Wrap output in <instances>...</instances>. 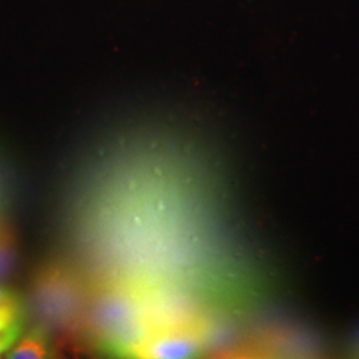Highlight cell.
Returning <instances> with one entry per match:
<instances>
[{"label": "cell", "instance_id": "6da1fadb", "mask_svg": "<svg viewBox=\"0 0 359 359\" xmlns=\"http://www.w3.org/2000/svg\"><path fill=\"white\" fill-rule=\"evenodd\" d=\"M90 321L96 333L109 339H121L139 325V302L127 290L107 289L92 302Z\"/></svg>", "mask_w": 359, "mask_h": 359}, {"label": "cell", "instance_id": "7a4b0ae2", "mask_svg": "<svg viewBox=\"0 0 359 359\" xmlns=\"http://www.w3.org/2000/svg\"><path fill=\"white\" fill-rule=\"evenodd\" d=\"M40 311L51 321L71 318L80 306V290L68 276L48 273L40 278L36 289Z\"/></svg>", "mask_w": 359, "mask_h": 359}, {"label": "cell", "instance_id": "3957f363", "mask_svg": "<svg viewBox=\"0 0 359 359\" xmlns=\"http://www.w3.org/2000/svg\"><path fill=\"white\" fill-rule=\"evenodd\" d=\"M198 346L197 334L187 326H164L147 334L135 353L145 358H185L192 355Z\"/></svg>", "mask_w": 359, "mask_h": 359}, {"label": "cell", "instance_id": "277c9868", "mask_svg": "<svg viewBox=\"0 0 359 359\" xmlns=\"http://www.w3.org/2000/svg\"><path fill=\"white\" fill-rule=\"evenodd\" d=\"M48 355L44 341L36 335L29 334L20 339L15 346L7 351V358L13 359H40Z\"/></svg>", "mask_w": 359, "mask_h": 359}, {"label": "cell", "instance_id": "5b68a950", "mask_svg": "<svg viewBox=\"0 0 359 359\" xmlns=\"http://www.w3.org/2000/svg\"><path fill=\"white\" fill-rule=\"evenodd\" d=\"M16 259V244L13 231L0 225V281L13 270Z\"/></svg>", "mask_w": 359, "mask_h": 359}, {"label": "cell", "instance_id": "8992f818", "mask_svg": "<svg viewBox=\"0 0 359 359\" xmlns=\"http://www.w3.org/2000/svg\"><path fill=\"white\" fill-rule=\"evenodd\" d=\"M18 305L13 295L0 285V329L15 326Z\"/></svg>", "mask_w": 359, "mask_h": 359}, {"label": "cell", "instance_id": "52a82bcc", "mask_svg": "<svg viewBox=\"0 0 359 359\" xmlns=\"http://www.w3.org/2000/svg\"><path fill=\"white\" fill-rule=\"evenodd\" d=\"M16 333H18L16 326L0 329V355L7 353L8 348L13 346V341L16 338Z\"/></svg>", "mask_w": 359, "mask_h": 359}]
</instances>
